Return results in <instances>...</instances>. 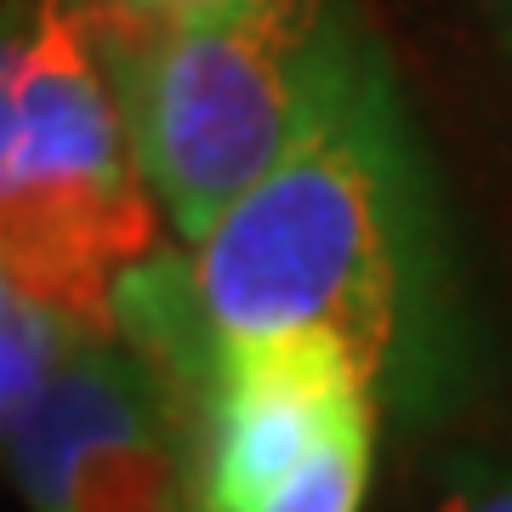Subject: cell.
Returning <instances> with one entry per match:
<instances>
[{
	"mask_svg": "<svg viewBox=\"0 0 512 512\" xmlns=\"http://www.w3.org/2000/svg\"><path fill=\"white\" fill-rule=\"evenodd\" d=\"M421 171L376 35L262 183L194 245L217 342L330 336L370 382L393 365Z\"/></svg>",
	"mask_w": 512,
	"mask_h": 512,
	"instance_id": "6da1fadb",
	"label": "cell"
},
{
	"mask_svg": "<svg viewBox=\"0 0 512 512\" xmlns=\"http://www.w3.org/2000/svg\"><path fill=\"white\" fill-rule=\"evenodd\" d=\"M97 23L74 0H12L0 52V274L114 336V296L160 256V211Z\"/></svg>",
	"mask_w": 512,
	"mask_h": 512,
	"instance_id": "7a4b0ae2",
	"label": "cell"
},
{
	"mask_svg": "<svg viewBox=\"0 0 512 512\" xmlns=\"http://www.w3.org/2000/svg\"><path fill=\"white\" fill-rule=\"evenodd\" d=\"M97 40L154 200L200 245L291 154L370 29L348 0H239L165 29L97 23Z\"/></svg>",
	"mask_w": 512,
	"mask_h": 512,
	"instance_id": "3957f363",
	"label": "cell"
},
{
	"mask_svg": "<svg viewBox=\"0 0 512 512\" xmlns=\"http://www.w3.org/2000/svg\"><path fill=\"white\" fill-rule=\"evenodd\" d=\"M6 450L35 512L200 507L183 421L120 336H86Z\"/></svg>",
	"mask_w": 512,
	"mask_h": 512,
	"instance_id": "277c9868",
	"label": "cell"
},
{
	"mask_svg": "<svg viewBox=\"0 0 512 512\" xmlns=\"http://www.w3.org/2000/svg\"><path fill=\"white\" fill-rule=\"evenodd\" d=\"M365 404H376V382L330 336L217 342L194 456L200 512H262Z\"/></svg>",
	"mask_w": 512,
	"mask_h": 512,
	"instance_id": "5b68a950",
	"label": "cell"
},
{
	"mask_svg": "<svg viewBox=\"0 0 512 512\" xmlns=\"http://www.w3.org/2000/svg\"><path fill=\"white\" fill-rule=\"evenodd\" d=\"M86 336H103V330L80 325L63 308L0 279V421L6 433H18L35 416V404L46 399V387L57 382V370L69 365Z\"/></svg>",
	"mask_w": 512,
	"mask_h": 512,
	"instance_id": "8992f818",
	"label": "cell"
},
{
	"mask_svg": "<svg viewBox=\"0 0 512 512\" xmlns=\"http://www.w3.org/2000/svg\"><path fill=\"white\" fill-rule=\"evenodd\" d=\"M370 450H376V404H365L262 512H359L370 484Z\"/></svg>",
	"mask_w": 512,
	"mask_h": 512,
	"instance_id": "52a82bcc",
	"label": "cell"
},
{
	"mask_svg": "<svg viewBox=\"0 0 512 512\" xmlns=\"http://www.w3.org/2000/svg\"><path fill=\"white\" fill-rule=\"evenodd\" d=\"M86 6L97 23H143V29H165V23H200L217 18L239 0H74Z\"/></svg>",
	"mask_w": 512,
	"mask_h": 512,
	"instance_id": "ba28073f",
	"label": "cell"
},
{
	"mask_svg": "<svg viewBox=\"0 0 512 512\" xmlns=\"http://www.w3.org/2000/svg\"><path fill=\"white\" fill-rule=\"evenodd\" d=\"M433 512H512V461H478L433 501Z\"/></svg>",
	"mask_w": 512,
	"mask_h": 512,
	"instance_id": "9c48e42d",
	"label": "cell"
},
{
	"mask_svg": "<svg viewBox=\"0 0 512 512\" xmlns=\"http://www.w3.org/2000/svg\"><path fill=\"white\" fill-rule=\"evenodd\" d=\"M501 29H507V40H512V0H501Z\"/></svg>",
	"mask_w": 512,
	"mask_h": 512,
	"instance_id": "30bf717a",
	"label": "cell"
},
{
	"mask_svg": "<svg viewBox=\"0 0 512 512\" xmlns=\"http://www.w3.org/2000/svg\"><path fill=\"white\" fill-rule=\"evenodd\" d=\"M194 512H200V507H194Z\"/></svg>",
	"mask_w": 512,
	"mask_h": 512,
	"instance_id": "8fae6325",
	"label": "cell"
}]
</instances>
